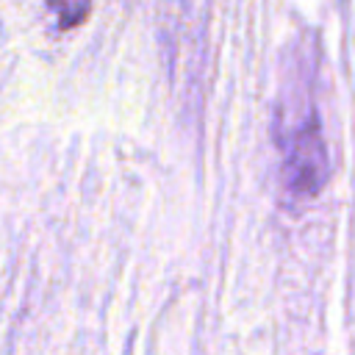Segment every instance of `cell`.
I'll list each match as a JSON object with an SVG mask.
<instances>
[{"mask_svg": "<svg viewBox=\"0 0 355 355\" xmlns=\"http://www.w3.org/2000/svg\"><path fill=\"white\" fill-rule=\"evenodd\" d=\"M280 150H283L280 175L286 189L291 194H313L324 183L330 169L327 144L313 111H308L280 136Z\"/></svg>", "mask_w": 355, "mask_h": 355, "instance_id": "cell-1", "label": "cell"}, {"mask_svg": "<svg viewBox=\"0 0 355 355\" xmlns=\"http://www.w3.org/2000/svg\"><path fill=\"white\" fill-rule=\"evenodd\" d=\"M47 6L58 17V25L61 28L80 25L89 17V11H92V0H47Z\"/></svg>", "mask_w": 355, "mask_h": 355, "instance_id": "cell-2", "label": "cell"}]
</instances>
